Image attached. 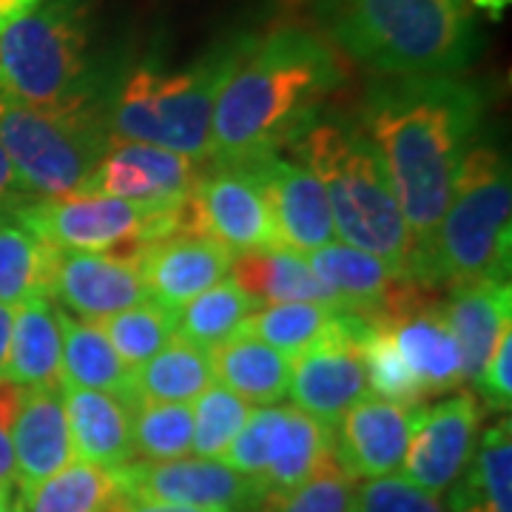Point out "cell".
<instances>
[{
    "instance_id": "obj_1",
    "label": "cell",
    "mask_w": 512,
    "mask_h": 512,
    "mask_svg": "<svg viewBox=\"0 0 512 512\" xmlns=\"http://www.w3.org/2000/svg\"><path fill=\"white\" fill-rule=\"evenodd\" d=\"M487 111L484 89L456 74L382 77L362 97L359 126L382 157L410 231V279L453 197L458 168Z\"/></svg>"
},
{
    "instance_id": "obj_2",
    "label": "cell",
    "mask_w": 512,
    "mask_h": 512,
    "mask_svg": "<svg viewBox=\"0 0 512 512\" xmlns=\"http://www.w3.org/2000/svg\"><path fill=\"white\" fill-rule=\"evenodd\" d=\"M345 86L325 37L282 26L254 37L222 86L211 123V165H251L291 148Z\"/></svg>"
},
{
    "instance_id": "obj_3",
    "label": "cell",
    "mask_w": 512,
    "mask_h": 512,
    "mask_svg": "<svg viewBox=\"0 0 512 512\" xmlns=\"http://www.w3.org/2000/svg\"><path fill=\"white\" fill-rule=\"evenodd\" d=\"M123 60L100 43L97 0H43L0 29V97L100 117Z\"/></svg>"
},
{
    "instance_id": "obj_4",
    "label": "cell",
    "mask_w": 512,
    "mask_h": 512,
    "mask_svg": "<svg viewBox=\"0 0 512 512\" xmlns=\"http://www.w3.org/2000/svg\"><path fill=\"white\" fill-rule=\"evenodd\" d=\"M328 40L384 77L458 74L481 52L467 0H313Z\"/></svg>"
},
{
    "instance_id": "obj_5",
    "label": "cell",
    "mask_w": 512,
    "mask_h": 512,
    "mask_svg": "<svg viewBox=\"0 0 512 512\" xmlns=\"http://www.w3.org/2000/svg\"><path fill=\"white\" fill-rule=\"evenodd\" d=\"M251 40L254 35L225 37L180 69L151 57L123 60L103 103L109 140L168 148L208 163L217 97Z\"/></svg>"
},
{
    "instance_id": "obj_6",
    "label": "cell",
    "mask_w": 512,
    "mask_h": 512,
    "mask_svg": "<svg viewBox=\"0 0 512 512\" xmlns=\"http://www.w3.org/2000/svg\"><path fill=\"white\" fill-rule=\"evenodd\" d=\"M288 151H296L325 188L336 237L410 276V231L382 157L362 126L350 117L319 114Z\"/></svg>"
},
{
    "instance_id": "obj_7",
    "label": "cell",
    "mask_w": 512,
    "mask_h": 512,
    "mask_svg": "<svg viewBox=\"0 0 512 512\" xmlns=\"http://www.w3.org/2000/svg\"><path fill=\"white\" fill-rule=\"evenodd\" d=\"M512 177L507 157L490 143H473L458 168L453 197L416 282L424 288L473 279H510Z\"/></svg>"
},
{
    "instance_id": "obj_8",
    "label": "cell",
    "mask_w": 512,
    "mask_h": 512,
    "mask_svg": "<svg viewBox=\"0 0 512 512\" xmlns=\"http://www.w3.org/2000/svg\"><path fill=\"white\" fill-rule=\"evenodd\" d=\"M15 214L57 251L140 256L148 245L177 234H200L191 200L180 205H140L77 191L69 197H29Z\"/></svg>"
},
{
    "instance_id": "obj_9",
    "label": "cell",
    "mask_w": 512,
    "mask_h": 512,
    "mask_svg": "<svg viewBox=\"0 0 512 512\" xmlns=\"http://www.w3.org/2000/svg\"><path fill=\"white\" fill-rule=\"evenodd\" d=\"M109 146L100 117L32 109L0 97V148L29 197H69L86 188Z\"/></svg>"
},
{
    "instance_id": "obj_10",
    "label": "cell",
    "mask_w": 512,
    "mask_h": 512,
    "mask_svg": "<svg viewBox=\"0 0 512 512\" xmlns=\"http://www.w3.org/2000/svg\"><path fill=\"white\" fill-rule=\"evenodd\" d=\"M333 444V430L296 407H254L242 424L225 464L248 476L262 498L296 487Z\"/></svg>"
},
{
    "instance_id": "obj_11",
    "label": "cell",
    "mask_w": 512,
    "mask_h": 512,
    "mask_svg": "<svg viewBox=\"0 0 512 512\" xmlns=\"http://www.w3.org/2000/svg\"><path fill=\"white\" fill-rule=\"evenodd\" d=\"M117 490L131 501L183 504V507H222L259 510L262 493L248 476L225 461L185 456L174 461H128L114 470Z\"/></svg>"
},
{
    "instance_id": "obj_12",
    "label": "cell",
    "mask_w": 512,
    "mask_h": 512,
    "mask_svg": "<svg viewBox=\"0 0 512 512\" xmlns=\"http://www.w3.org/2000/svg\"><path fill=\"white\" fill-rule=\"evenodd\" d=\"M197 231L234 256L279 248L262 183L248 165H214L191 194Z\"/></svg>"
},
{
    "instance_id": "obj_13",
    "label": "cell",
    "mask_w": 512,
    "mask_h": 512,
    "mask_svg": "<svg viewBox=\"0 0 512 512\" xmlns=\"http://www.w3.org/2000/svg\"><path fill=\"white\" fill-rule=\"evenodd\" d=\"M478 424L481 407L473 393H456L433 407L421 404L419 421L399 476L424 493L441 498L473 456L478 444Z\"/></svg>"
},
{
    "instance_id": "obj_14",
    "label": "cell",
    "mask_w": 512,
    "mask_h": 512,
    "mask_svg": "<svg viewBox=\"0 0 512 512\" xmlns=\"http://www.w3.org/2000/svg\"><path fill=\"white\" fill-rule=\"evenodd\" d=\"M200 177V165L185 154L109 140L83 191L140 205H180L191 200Z\"/></svg>"
},
{
    "instance_id": "obj_15",
    "label": "cell",
    "mask_w": 512,
    "mask_h": 512,
    "mask_svg": "<svg viewBox=\"0 0 512 512\" xmlns=\"http://www.w3.org/2000/svg\"><path fill=\"white\" fill-rule=\"evenodd\" d=\"M49 299L74 319L100 322L146 302L140 256L57 251L49 279Z\"/></svg>"
},
{
    "instance_id": "obj_16",
    "label": "cell",
    "mask_w": 512,
    "mask_h": 512,
    "mask_svg": "<svg viewBox=\"0 0 512 512\" xmlns=\"http://www.w3.org/2000/svg\"><path fill=\"white\" fill-rule=\"evenodd\" d=\"M302 256L308 259L319 282L336 296V302L367 322L399 313L424 291V285L399 274L382 256L350 248L345 242H330Z\"/></svg>"
},
{
    "instance_id": "obj_17",
    "label": "cell",
    "mask_w": 512,
    "mask_h": 512,
    "mask_svg": "<svg viewBox=\"0 0 512 512\" xmlns=\"http://www.w3.org/2000/svg\"><path fill=\"white\" fill-rule=\"evenodd\" d=\"M248 168H254L262 183L279 248L293 254H311L336 242L325 188L313 177L311 168H305L299 160L293 163L282 154H271Z\"/></svg>"
},
{
    "instance_id": "obj_18",
    "label": "cell",
    "mask_w": 512,
    "mask_h": 512,
    "mask_svg": "<svg viewBox=\"0 0 512 512\" xmlns=\"http://www.w3.org/2000/svg\"><path fill=\"white\" fill-rule=\"evenodd\" d=\"M419 407L367 393L333 427V450L359 481L399 473L413 439Z\"/></svg>"
},
{
    "instance_id": "obj_19",
    "label": "cell",
    "mask_w": 512,
    "mask_h": 512,
    "mask_svg": "<svg viewBox=\"0 0 512 512\" xmlns=\"http://www.w3.org/2000/svg\"><path fill=\"white\" fill-rule=\"evenodd\" d=\"M370 325V322H367ZM365 336V333H362ZM359 339H330L291 359L288 396L296 410L336 427L359 399L370 393Z\"/></svg>"
},
{
    "instance_id": "obj_20",
    "label": "cell",
    "mask_w": 512,
    "mask_h": 512,
    "mask_svg": "<svg viewBox=\"0 0 512 512\" xmlns=\"http://www.w3.org/2000/svg\"><path fill=\"white\" fill-rule=\"evenodd\" d=\"M421 399H433L464 382L461 350L441 316V302L419 296L399 313L379 319Z\"/></svg>"
},
{
    "instance_id": "obj_21",
    "label": "cell",
    "mask_w": 512,
    "mask_h": 512,
    "mask_svg": "<svg viewBox=\"0 0 512 512\" xmlns=\"http://www.w3.org/2000/svg\"><path fill=\"white\" fill-rule=\"evenodd\" d=\"M231 265L234 254L208 234H177L140 254L148 299L171 311H180L185 302L228 279Z\"/></svg>"
},
{
    "instance_id": "obj_22",
    "label": "cell",
    "mask_w": 512,
    "mask_h": 512,
    "mask_svg": "<svg viewBox=\"0 0 512 512\" xmlns=\"http://www.w3.org/2000/svg\"><path fill=\"white\" fill-rule=\"evenodd\" d=\"M12 450L20 498H26L37 484L55 476L66 464H72L74 447L60 387L26 390L23 407L12 427Z\"/></svg>"
},
{
    "instance_id": "obj_23",
    "label": "cell",
    "mask_w": 512,
    "mask_h": 512,
    "mask_svg": "<svg viewBox=\"0 0 512 512\" xmlns=\"http://www.w3.org/2000/svg\"><path fill=\"white\" fill-rule=\"evenodd\" d=\"M441 316L461 350L464 382H478L501 333L512 328L510 279H473L450 285Z\"/></svg>"
},
{
    "instance_id": "obj_24",
    "label": "cell",
    "mask_w": 512,
    "mask_h": 512,
    "mask_svg": "<svg viewBox=\"0 0 512 512\" xmlns=\"http://www.w3.org/2000/svg\"><path fill=\"white\" fill-rule=\"evenodd\" d=\"M60 396L69 421L74 461L117 470L134 458L131 407L126 399L72 384H60Z\"/></svg>"
},
{
    "instance_id": "obj_25",
    "label": "cell",
    "mask_w": 512,
    "mask_h": 512,
    "mask_svg": "<svg viewBox=\"0 0 512 512\" xmlns=\"http://www.w3.org/2000/svg\"><path fill=\"white\" fill-rule=\"evenodd\" d=\"M365 330L367 319L342 308L316 302H282L259 308L237 333L254 336L293 359L296 353H305L330 339H359Z\"/></svg>"
},
{
    "instance_id": "obj_26",
    "label": "cell",
    "mask_w": 512,
    "mask_h": 512,
    "mask_svg": "<svg viewBox=\"0 0 512 512\" xmlns=\"http://www.w3.org/2000/svg\"><path fill=\"white\" fill-rule=\"evenodd\" d=\"M447 512H512V424L493 421L461 476L444 493Z\"/></svg>"
},
{
    "instance_id": "obj_27",
    "label": "cell",
    "mask_w": 512,
    "mask_h": 512,
    "mask_svg": "<svg viewBox=\"0 0 512 512\" xmlns=\"http://www.w3.org/2000/svg\"><path fill=\"white\" fill-rule=\"evenodd\" d=\"M214 382L234 390L242 402L279 404L288 399V379H291V356L268 348L254 336L234 333L222 345L208 350Z\"/></svg>"
},
{
    "instance_id": "obj_28",
    "label": "cell",
    "mask_w": 512,
    "mask_h": 512,
    "mask_svg": "<svg viewBox=\"0 0 512 512\" xmlns=\"http://www.w3.org/2000/svg\"><path fill=\"white\" fill-rule=\"evenodd\" d=\"M3 376L26 390L60 387V319L49 296L29 299L15 308L12 342Z\"/></svg>"
},
{
    "instance_id": "obj_29",
    "label": "cell",
    "mask_w": 512,
    "mask_h": 512,
    "mask_svg": "<svg viewBox=\"0 0 512 512\" xmlns=\"http://www.w3.org/2000/svg\"><path fill=\"white\" fill-rule=\"evenodd\" d=\"M60 319V379L63 384L100 390L131 404V367L111 348L97 322L74 319L57 308Z\"/></svg>"
},
{
    "instance_id": "obj_30",
    "label": "cell",
    "mask_w": 512,
    "mask_h": 512,
    "mask_svg": "<svg viewBox=\"0 0 512 512\" xmlns=\"http://www.w3.org/2000/svg\"><path fill=\"white\" fill-rule=\"evenodd\" d=\"M228 276L259 302V308L282 305V302H316V305L342 308L336 296L319 282V276L313 274L308 259L285 248L234 256Z\"/></svg>"
},
{
    "instance_id": "obj_31",
    "label": "cell",
    "mask_w": 512,
    "mask_h": 512,
    "mask_svg": "<svg viewBox=\"0 0 512 512\" xmlns=\"http://www.w3.org/2000/svg\"><path fill=\"white\" fill-rule=\"evenodd\" d=\"M55 248L20 220L15 208H0V305L18 308L49 296Z\"/></svg>"
},
{
    "instance_id": "obj_32",
    "label": "cell",
    "mask_w": 512,
    "mask_h": 512,
    "mask_svg": "<svg viewBox=\"0 0 512 512\" xmlns=\"http://www.w3.org/2000/svg\"><path fill=\"white\" fill-rule=\"evenodd\" d=\"M214 382V370L208 353L183 339L168 342L148 362L131 373V402H194L208 384Z\"/></svg>"
},
{
    "instance_id": "obj_33",
    "label": "cell",
    "mask_w": 512,
    "mask_h": 512,
    "mask_svg": "<svg viewBox=\"0 0 512 512\" xmlns=\"http://www.w3.org/2000/svg\"><path fill=\"white\" fill-rule=\"evenodd\" d=\"M256 311L259 302L228 276L177 311V339L208 353L228 336H234Z\"/></svg>"
},
{
    "instance_id": "obj_34",
    "label": "cell",
    "mask_w": 512,
    "mask_h": 512,
    "mask_svg": "<svg viewBox=\"0 0 512 512\" xmlns=\"http://www.w3.org/2000/svg\"><path fill=\"white\" fill-rule=\"evenodd\" d=\"M120 490L114 470L72 461L55 476L37 484L23 498L26 512H111Z\"/></svg>"
},
{
    "instance_id": "obj_35",
    "label": "cell",
    "mask_w": 512,
    "mask_h": 512,
    "mask_svg": "<svg viewBox=\"0 0 512 512\" xmlns=\"http://www.w3.org/2000/svg\"><path fill=\"white\" fill-rule=\"evenodd\" d=\"M359 478L336 456L333 444L291 490L262 498L256 512H353Z\"/></svg>"
},
{
    "instance_id": "obj_36",
    "label": "cell",
    "mask_w": 512,
    "mask_h": 512,
    "mask_svg": "<svg viewBox=\"0 0 512 512\" xmlns=\"http://www.w3.org/2000/svg\"><path fill=\"white\" fill-rule=\"evenodd\" d=\"M131 407V441L143 461H174L191 456L194 413L185 402H146L134 399Z\"/></svg>"
},
{
    "instance_id": "obj_37",
    "label": "cell",
    "mask_w": 512,
    "mask_h": 512,
    "mask_svg": "<svg viewBox=\"0 0 512 512\" xmlns=\"http://www.w3.org/2000/svg\"><path fill=\"white\" fill-rule=\"evenodd\" d=\"M97 325L103 328L111 348L117 350V356L131 370L148 362L154 353H160L168 342L177 339V311L163 308L151 299L114 316H106Z\"/></svg>"
},
{
    "instance_id": "obj_38",
    "label": "cell",
    "mask_w": 512,
    "mask_h": 512,
    "mask_svg": "<svg viewBox=\"0 0 512 512\" xmlns=\"http://www.w3.org/2000/svg\"><path fill=\"white\" fill-rule=\"evenodd\" d=\"M251 404L242 402L225 384L211 382L191 404L194 413V441L191 456L222 461L228 447L234 444L242 424L251 416Z\"/></svg>"
},
{
    "instance_id": "obj_39",
    "label": "cell",
    "mask_w": 512,
    "mask_h": 512,
    "mask_svg": "<svg viewBox=\"0 0 512 512\" xmlns=\"http://www.w3.org/2000/svg\"><path fill=\"white\" fill-rule=\"evenodd\" d=\"M353 512H447V507L441 498L424 493L404 476L393 473L359 481Z\"/></svg>"
},
{
    "instance_id": "obj_40",
    "label": "cell",
    "mask_w": 512,
    "mask_h": 512,
    "mask_svg": "<svg viewBox=\"0 0 512 512\" xmlns=\"http://www.w3.org/2000/svg\"><path fill=\"white\" fill-rule=\"evenodd\" d=\"M478 390L487 399L493 410L510 413L512 404V328L501 333V339L495 342L493 353L487 359V365L478 376Z\"/></svg>"
},
{
    "instance_id": "obj_41",
    "label": "cell",
    "mask_w": 512,
    "mask_h": 512,
    "mask_svg": "<svg viewBox=\"0 0 512 512\" xmlns=\"http://www.w3.org/2000/svg\"><path fill=\"white\" fill-rule=\"evenodd\" d=\"M26 399V387L0 376V484H15V450L12 427Z\"/></svg>"
},
{
    "instance_id": "obj_42",
    "label": "cell",
    "mask_w": 512,
    "mask_h": 512,
    "mask_svg": "<svg viewBox=\"0 0 512 512\" xmlns=\"http://www.w3.org/2000/svg\"><path fill=\"white\" fill-rule=\"evenodd\" d=\"M26 200H29V194H26V188L20 185L15 168H12L9 157H6L3 148H0V208H15V205H20V202Z\"/></svg>"
},
{
    "instance_id": "obj_43",
    "label": "cell",
    "mask_w": 512,
    "mask_h": 512,
    "mask_svg": "<svg viewBox=\"0 0 512 512\" xmlns=\"http://www.w3.org/2000/svg\"><path fill=\"white\" fill-rule=\"evenodd\" d=\"M111 512H234L222 507H183V504H151V501H131V498H117Z\"/></svg>"
},
{
    "instance_id": "obj_44",
    "label": "cell",
    "mask_w": 512,
    "mask_h": 512,
    "mask_svg": "<svg viewBox=\"0 0 512 512\" xmlns=\"http://www.w3.org/2000/svg\"><path fill=\"white\" fill-rule=\"evenodd\" d=\"M12 319H15V308L0 305V376L9 359V342H12Z\"/></svg>"
},
{
    "instance_id": "obj_45",
    "label": "cell",
    "mask_w": 512,
    "mask_h": 512,
    "mask_svg": "<svg viewBox=\"0 0 512 512\" xmlns=\"http://www.w3.org/2000/svg\"><path fill=\"white\" fill-rule=\"evenodd\" d=\"M32 6V0H0V29L15 23L18 18H23Z\"/></svg>"
},
{
    "instance_id": "obj_46",
    "label": "cell",
    "mask_w": 512,
    "mask_h": 512,
    "mask_svg": "<svg viewBox=\"0 0 512 512\" xmlns=\"http://www.w3.org/2000/svg\"><path fill=\"white\" fill-rule=\"evenodd\" d=\"M0 512H26L18 484H0Z\"/></svg>"
},
{
    "instance_id": "obj_47",
    "label": "cell",
    "mask_w": 512,
    "mask_h": 512,
    "mask_svg": "<svg viewBox=\"0 0 512 512\" xmlns=\"http://www.w3.org/2000/svg\"><path fill=\"white\" fill-rule=\"evenodd\" d=\"M470 3L478 6V9H484V12H490L493 18H498V15L507 9V3H510V0H470Z\"/></svg>"
},
{
    "instance_id": "obj_48",
    "label": "cell",
    "mask_w": 512,
    "mask_h": 512,
    "mask_svg": "<svg viewBox=\"0 0 512 512\" xmlns=\"http://www.w3.org/2000/svg\"><path fill=\"white\" fill-rule=\"evenodd\" d=\"M37 3H43V0H32V6H37Z\"/></svg>"
}]
</instances>
